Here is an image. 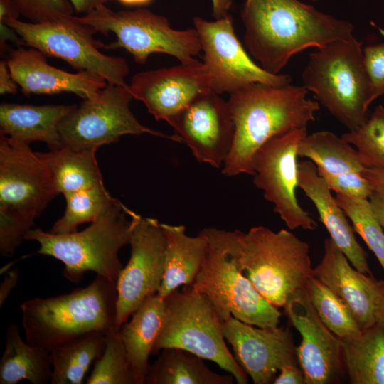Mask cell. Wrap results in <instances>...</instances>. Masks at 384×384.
Returning <instances> with one entry per match:
<instances>
[{
    "label": "cell",
    "mask_w": 384,
    "mask_h": 384,
    "mask_svg": "<svg viewBox=\"0 0 384 384\" xmlns=\"http://www.w3.org/2000/svg\"><path fill=\"white\" fill-rule=\"evenodd\" d=\"M241 18L250 54L272 74L304 49L353 37L352 23L299 0H246Z\"/></svg>",
    "instance_id": "6da1fadb"
},
{
    "label": "cell",
    "mask_w": 384,
    "mask_h": 384,
    "mask_svg": "<svg viewBox=\"0 0 384 384\" xmlns=\"http://www.w3.org/2000/svg\"><path fill=\"white\" fill-rule=\"evenodd\" d=\"M307 92L304 86L254 83L230 94L228 103L235 134L222 174L252 176L253 156L261 146L276 136L306 128L314 121L319 104L306 98Z\"/></svg>",
    "instance_id": "7a4b0ae2"
},
{
    "label": "cell",
    "mask_w": 384,
    "mask_h": 384,
    "mask_svg": "<svg viewBox=\"0 0 384 384\" xmlns=\"http://www.w3.org/2000/svg\"><path fill=\"white\" fill-rule=\"evenodd\" d=\"M117 300V282L98 275L70 293L26 300L21 305L26 341L50 351L86 334H106L115 329Z\"/></svg>",
    "instance_id": "3957f363"
},
{
    "label": "cell",
    "mask_w": 384,
    "mask_h": 384,
    "mask_svg": "<svg viewBox=\"0 0 384 384\" xmlns=\"http://www.w3.org/2000/svg\"><path fill=\"white\" fill-rule=\"evenodd\" d=\"M199 233L207 242V250L191 286L206 297L222 321L233 316L260 328L279 326L281 312L257 292L242 271L238 230L206 228Z\"/></svg>",
    "instance_id": "277c9868"
},
{
    "label": "cell",
    "mask_w": 384,
    "mask_h": 384,
    "mask_svg": "<svg viewBox=\"0 0 384 384\" xmlns=\"http://www.w3.org/2000/svg\"><path fill=\"white\" fill-rule=\"evenodd\" d=\"M137 215L116 198L82 231L59 235L34 228L26 234L24 240L39 243L38 254L62 262L63 275L70 282H79L86 272H93L117 282L124 267L119 251L129 245Z\"/></svg>",
    "instance_id": "5b68a950"
},
{
    "label": "cell",
    "mask_w": 384,
    "mask_h": 384,
    "mask_svg": "<svg viewBox=\"0 0 384 384\" xmlns=\"http://www.w3.org/2000/svg\"><path fill=\"white\" fill-rule=\"evenodd\" d=\"M58 194L36 152L0 134V254L11 257L35 219Z\"/></svg>",
    "instance_id": "8992f818"
},
{
    "label": "cell",
    "mask_w": 384,
    "mask_h": 384,
    "mask_svg": "<svg viewBox=\"0 0 384 384\" xmlns=\"http://www.w3.org/2000/svg\"><path fill=\"white\" fill-rule=\"evenodd\" d=\"M302 78L303 86L348 130L367 120L372 86L361 43L354 36L312 52Z\"/></svg>",
    "instance_id": "52a82bcc"
},
{
    "label": "cell",
    "mask_w": 384,
    "mask_h": 384,
    "mask_svg": "<svg viewBox=\"0 0 384 384\" xmlns=\"http://www.w3.org/2000/svg\"><path fill=\"white\" fill-rule=\"evenodd\" d=\"M240 264L257 292L277 308L305 286L313 276L309 246L292 232L254 226L238 230Z\"/></svg>",
    "instance_id": "ba28073f"
},
{
    "label": "cell",
    "mask_w": 384,
    "mask_h": 384,
    "mask_svg": "<svg viewBox=\"0 0 384 384\" xmlns=\"http://www.w3.org/2000/svg\"><path fill=\"white\" fill-rule=\"evenodd\" d=\"M164 319L152 353L177 348L215 363L238 384L248 383L247 375L225 344L223 321L205 296L191 285L165 298Z\"/></svg>",
    "instance_id": "9c48e42d"
},
{
    "label": "cell",
    "mask_w": 384,
    "mask_h": 384,
    "mask_svg": "<svg viewBox=\"0 0 384 384\" xmlns=\"http://www.w3.org/2000/svg\"><path fill=\"white\" fill-rule=\"evenodd\" d=\"M75 18L104 35L113 33L117 41L104 48H123L138 63L144 64L150 55L156 53L191 63L202 50L195 28L174 29L166 18L148 9L115 11L102 5Z\"/></svg>",
    "instance_id": "30bf717a"
},
{
    "label": "cell",
    "mask_w": 384,
    "mask_h": 384,
    "mask_svg": "<svg viewBox=\"0 0 384 384\" xmlns=\"http://www.w3.org/2000/svg\"><path fill=\"white\" fill-rule=\"evenodd\" d=\"M4 23L18 33L24 45L45 55L60 58L78 71L94 73L110 85L129 86L126 78L129 67L126 60L102 53L100 50L105 44L95 38L97 31L78 21L75 16L42 23L11 18Z\"/></svg>",
    "instance_id": "8fae6325"
},
{
    "label": "cell",
    "mask_w": 384,
    "mask_h": 384,
    "mask_svg": "<svg viewBox=\"0 0 384 384\" xmlns=\"http://www.w3.org/2000/svg\"><path fill=\"white\" fill-rule=\"evenodd\" d=\"M133 99L129 86L110 84L84 99L60 124L62 147L96 152L122 136L145 133L183 142L177 134L167 135L142 124L129 108Z\"/></svg>",
    "instance_id": "7c38bea8"
},
{
    "label": "cell",
    "mask_w": 384,
    "mask_h": 384,
    "mask_svg": "<svg viewBox=\"0 0 384 384\" xmlns=\"http://www.w3.org/2000/svg\"><path fill=\"white\" fill-rule=\"evenodd\" d=\"M306 128L276 136L261 146L252 159L253 183L290 230H314L316 221L299 205L297 149Z\"/></svg>",
    "instance_id": "4fadbf2b"
},
{
    "label": "cell",
    "mask_w": 384,
    "mask_h": 384,
    "mask_svg": "<svg viewBox=\"0 0 384 384\" xmlns=\"http://www.w3.org/2000/svg\"><path fill=\"white\" fill-rule=\"evenodd\" d=\"M193 23L213 92L231 94L254 83L272 86L290 84L289 75L268 73L250 58L235 35L230 14L213 21L195 17Z\"/></svg>",
    "instance_id": "5bb4252c"
},
{
    "label": "cell",
    "mask_w": 384,
    "mask_h": 384,
    "mask_svg": "<svg viewBox=\"0 0 384 384\" xmlns=\"http://www.w3.org/2000/svg\"><path fill=\"white\" fill-rule=\"evenodd\" d=\"M129 260L117 281L115 329L119 331L149 297L156 294L164 271L166 235L157 219L137 214Z\"/></svg>",
    "instance_id": "9a60e30c"
},
{
    "label": "cell",
    "mask_w": 384,
    "mask_h": 384,
    "mask_svg": "<svg viewBox=\"0 0 384 384\" xmlns=\"http://www.w3.org/2000/svg\"><path fill=\"white\" fill-rule=\"evenodd\" d=\"M199 162L218 169L232 148L235 125L228 101L213 90L192 101L169 124Z\"/></svg>",
    "instance_id": "2e32d148"
},
{
    "label": "cell",
    "mask_w": 384,
    "mask_h": 384,
    "mask_svg": "<svg viewBox=\"0 0 384 384\" xmlns=\"http://www.w3.org/2000/svg\"><path fill=\"white\" fill-rule=\"evenodd\" d=\"M284 309L301 336L296 353L305 384L334 383L345 370L341 339L322 322L305 289L293 296Z\"/></svg>",
    "instance_id": "e0dca14e"
},
{
    "label": "cell",
    "mask_w": 384,
    "mask_h": 384,
    "mask_svg": "<svg viewBox=\"0 0 384 384\" xmlns=\"http://www.w3.org/2000/svg\"><path fill=\"white\" fill-rule=\"evenodd\" d=\"M222 328L235 360L255 384L273 383L282 368L298 363L288 328H260L233 316L223 321Z\"/></svg>",
    "instance_id": "ac0fdd59"
},
{
    "label": "cell",
    "mask_w": 384,
    "mask_h": 384,
    "mask_svg": "<svg viewBox=\"0 0 384 384\" xmlns=\"http://www.w3.org/2000/svg\"><path fill=\"white\" fill-rule=\"evenodd\" d=\"M129 88L156 119L169 124L198 96L212 90L203 63L198 60L139 72L131 78Z\"/></svg>",
    "instance_id": "d6986e66"
},
{
    "label": "cell",
    "mask_w": 384,
    "mask_h": 384,
    "mask_svg": "<svg viewBox=\"0 0 384 384\" xmlns=\"http://www.w3.org/2000/svg\"><path fill=\"white\" fill-rule=\"evenodd\" d=\"M324 250L313 275L341 298L362 330L375 326L384 297V281L356 270L330 238L325 239Z\"/></svg>",
    "instance_id": "ffe728a7"
},
{
    "label": "cell",
    "mask_w": 384,
    "mask_h": 384,
    "mask_svg": "<svg viewBox=\"0 0 384 384\" xmlns=\"http://www.w3.org/2000/svg\"><path fill=\"white\" fill-rule=\"evenodd\" d=\"M38 50L19 47L6 60L11 75L25 95L71 92L84 99L95 96L107 82L86 70L70 73L48 64Z\"/></svg>",
    "instance_id": "44dd1931"
},
{
    "label": "cell",
    "mask_w": 384,
    "mask_h": 384,
    "mask_svg": "<svg viewBox=\"0 0 384 384\" xmlns=\"http://www.w3.org/2000/svg\"><path fill=\"white\" fill-rule=\"evenodd\" d=\"M298 187L315 206L320 220L330 238L358 271L373 275L367 261V254L355 236L348 217L338 203L331 190L309 160L298 163Z\"/></svg>",
    "instance_id": "7402d4cb"
},
{
    "label": "cell",
    "mask_w": 384,
    "mask_h": 384,
    "mask_svg": "<svg viewBox=\"0 0 384 384\" xmlns=\"http://www.w3.org/2000/svg\"><path fill=\"white\" fill-rule=\"evenodd\" d=\"M75 105H0V134L27 144L42 142L50 151L62 148L59 127Z\"/></svg>",
    "instance_id": "603a6c76"
},
{
    "label": "cell",
    "mask_w": 384,
    "mask_h": 384,
    "mask_svg": "<svg viewBox=\"0 0 384 384\" xmlns=\"http://www.w3.org/2000/svg\"><path fill=\"white\" fill-rule=\"evenodd\" d=\"M166 245L163 279L157 294L163 299L181 285H191L203 265L207 242L199 233L189 236L183 225L161 223Z\"/></svg>",
    "instance_id": "cb8c5ba5"
},
{
    "label": "cell",
    "mask_w": 384,
    "mask_h": 384,
    "mask_svg": "<svg viewBox=\"0 0 384 384\" xmlns=\"http://www.w3.org/2000/svg\"><path fill=\"white\" fill-rule=\"evenodd\" d=\"M165 299L149 297L119 329L128 359L138 384L145 383L152 353L165 312Z\"/></svg>",
    "instance_id": "d4e9b609"
},
{
    "label": "cell",
    "mask_w": 384,
    "mask_h": 384,
    "mask_svg": "<svg viewBox=\"0 0 384 384\" xmlns=\"http://www.w3.org/2000/svg\"><path fill=\"white\" fill-rule=\"evenodd\" d=\"M53 360L50 351L24 341L17 326H8L5 348L0 360V384H32L50 382Z\"/></svg>",
    "instance_id": "484cf974"
},
{
    "label": "cell",
    "mask_w": 384,
    "mask_h": 384,
    "mask_svg": "<svg viewBox=\"0 0 384 384\" xmlns=\"http://www.w3.org/2000/svg\"><path fill=\"white\" fill-rule=\"evenodd\" d=\"M95 153L67 147L36 152L47 167L58 194L63 196L104 184Z\"/></svg>",
    "instance_id": "4316f807"
},
{
    "label": "cell",
    "mask_w": 384,
    "mask_h": 384,
    "mask_svg": "<svg viewBox=\"0 0 384 384\" xmlns=\"http://www.w3.org/2000/svg\"><path fill=\"white\" fill-rule=\"evenodd\" d=\"M231 374L212 371L203 358L177 348L162 350L145 378L146 384H232Z\"/></svg>",
    "instance_id": "83f0119b"
},
{
    "label": "cell",
    "mask_w": 384,
    "mask_h": 384,
    "mask_svg": "<svg viewBox=\"0 0 384 384\" xmlns=\"http://www.w3.org/2000/svg\"><path fill=\"white\" fill-rule=\"evenodd\" d=\"M340 339L350 383L384 384V330L375 324L358 337Z\"/></svg>",
    "instance_id": "f1b7e54d"
},
{
    "label": "cell",
    "mask_w": 384,
    "mask_h": 384,
    "mask_svg": "<svg viewBox=\"0 0 384 384\" xmlns=\"http://www.w3.org/2000/svg\"><path fill=\"white\" fill-rule=\"evenodd\" d=\"M297 155L312 161L317 171L329 174L362 173L364 169L357 150L329 131L307 134L298 146Z\"/></svg>",
    "instance_id": "f546056e"
},
{
    "label": "cell",
    "mask_w": 384,
    "mask_h": 384,
    "mask_svg": "<svg viewBox=\"0 0 384 384\" xmlns=\"http://www.w3.org/2000/svg\"><path fill=\"white\" fill-rule=\"evenodd\" d=\"M106 334L94 331L82 335L50 351L51 384H82L90 366L103 353Z\"/></svg>",
    "instance_id": "4dcf8cb0"
},
{
    "label": "cell",
    "mask_w": 384,
    "mask_h": 384,
    "mask_svg": "<svg viewBox=\"0 0 384 384\" xmlns=\"http://www.w3.org/2000/svg\"><path fill=\"white\" fill-rule=\"evenodd\" d=\"M305 292L326 326L339 338H356L363 330L346 304L331 289L314 275Z\"/></svg>",
    "instance_id": "1f68e13d"
},
{
    "label": "cell",
    "mask_w": 384,
    "mask_h": 384,
    "mask_svg": "<svg viewBox=\"0 0 384 384\" xmlns=\"http://www.w3.org/2000/svg\"><path fill=\"white\" fill-rule=\"evenodd\" d=\"M66 206L63 215L50 229L54 234L78 231L80 225L96 220L116 200L105 185H99L64 196Z\"/></svg>",
    "instance_id": "d6a6232c"
},
{
    "label": "cell",
    "mask_w": 384,
    "mask_h": 384,
    "mask_svg": "<svg viewBox=\"0 0 384 384\" xmlns=\"http://www.w3.org/2000/svg\"><path fill=\"white\" fill-rule=\"evenodd\" d=\"M87 384H138L119 331L106 333L103 353L96 360Z\"/></svg>",
    "instance_id": "836d02e7"
},
{
    "label": "cell",
    "mask_w": 384,
    "mask_h": 384,
    "mask_svg": "<svg viewBox=\"0 0 384 384\" xmlns=\"http://www.w3.org/2000/svg\"><path fill=\"white\" fill-rule=\"evenodd\" d=\"M341 137L357 150L364 168L384 172V107L379 105L367 120Z\"/></svg>",
    "instance_id": "e575fe53"
},
{
    "label": "cell",
    "mask_w": 384,
    "mask_h": 384,
    "mask_svg": "<svg viewBox=\"0 0 384 384\" xmlns=\"http://www.w3.org/2000/svg\"><path fill=\"white\" fill-rule=\"evenodd\" d=\"M335 197L351 220L354 231L373 252L384 271V230L374 215L369 200L338 193Z\"/></svg>",
    "instance_id": "d590c367"
},
{
    "label": "cell",
    "mask_w": 384,
    "mask_h": 384,
    "mask_svg": "<svg viewBox=\"0 0 384 384\" xmlns=\"http://www.w3.org/2000/svg\"><path fill=\"white\" fill-rule=\"evenodd\" d=\"M21 16L33 23L59 21L73 16L68 0H12Z\"/></svg>",
    "instance_id": "8d00e7d4"
},
{
    "label": "cell",
    "mask_w": 384,
    "mask_h": 384,
    "mask_svg": "<svg viewBox=\"0 0 384 384\" xmlns=\"http://www.w3.org/2000/svg\"><path fill=\"white\" fill-rule=\"evenodd\" d=\"M317 172L324 179L329 188L336 193L355 198L368 199L374 191L362 173L350 172L333 175L321 171Z\"/></svg>",
    "instance_id": "74e56055"
},
{
    "label": "cell",
    "mask_w": 384,
    "mask_h": 384,
    "mask_svg": "<svg viewBox=\"0 0 384 384\" xmlns=\"http://www.w3.org/2000/svg\"><path fill=\"white\" fill-rule=\"evenodd\" d=\"M363 51L374 101L384 95V43L367 46Z\"/></svg>",
    "instance_id": "f35d334b"
},
{
    "label": "cell",
    "mask_w": 384,
    "mask_h": 384,
    "mask_svg": "<svg viewBox=\"0 0 384 384\" xmlns=\"http://www.w3.org/2000/svg\"><path fill=\"white\" fill-rule=\"evenodd\" d=\"M274 384H305L303 370L299 363L284 366L276 376Z\"/></svg>",
    "instance_id": "ab89813d"
},
{
    "label": "cell",
    "mask_w": 384,
    "mask_h": 384,
    "mask_svg": "<svg viewBox=\"0 0 384 384\" xmlns=\"http://www.w3.org/2000/svg\"><path fill=\"white\" fill-rule=\"evenodd\" d=\"M19 86L14 80L10 72L7 61H0V93L1 95L17 93Z\"/></svg>",
    "instance_id": "60d3db41"
},
{
    "label": "cell",
    "mask_w": 384,
    "mask_h": 384,
    "mask_svg": "<svg viewBox=\"0 0 384 384\" xmlns=\"http://www.w3.org/2000/svg\"><path fill=\"white\" fill-rule=\"evenodd\" d=\"M18 280L19 274L17 269L9 272L5 275L0 285V306L4 304Z\"/></svg>",
    "instance_id": "b9f144b4"
},
{
    "label": "cell",
    "mask_w": 384,
    "mask_h": 384,
    "mask_svg": "<svg viewBox=\"0 0 384 384\" xmlns=\"http://www.w3.org/2000/svg\"><path fill=\"white\" fill-rule=\"evenodd\" d=\"M368 200L375 216L384 230V194L374 191Z\"/></svg>",
    "instance_id": "7bdbcfd3"
},
{
    "label": "cell",
    "mask_w": 384,
    "mask_h": 384,
    "mask_svg": "<svg viewBox=\"0 0 384 384\" xmlns=\"http://www.w3.org/2000/svg\"><path fill=\"white\" fill-rule=\"evenodd\" d=\"M0 48L1 53L6 49V41H12L18 45L23 42L18 33L5 23H0Z\"/></svg>",
    "instance_id": "ee69618b"
},
{
    "label": "cell",
    "mask_w": 384,
    "mask_h": 384,
    "mask_svg": "<svg viewBox=\"0 0 384 384\" xmlns=\"http://www.w3.org/2000/svg\"><path fill=\"white\" fill-rule=\"evenodd\" d=\"M363 176L369 181L374 191L384 194V172L364 168Z\"/></svg>",
    "instance_id": "f6af8a7d"
},
{
    "label": "cell",
    "mask_w": 384,
    "mask_h": 384,
    "mask_svg": "<svg viewBox=\"0 0 384 384\" xmlns=\"http://www.w3.org/2000/svg\"><path fill=\"white\" fill-rule=\"evenodd\" d=\"M72 4L75 11L82 15L105 5L108 0H68Z\"/></svg>",
    "instance_id": "bcb514c9"
},
{
    "label": "cell",
    "mask_w": 384,
    "mask_h": 384,
    "mask_svg": "<svg viewBox=\"0 0 384 384\" xmlns=\"http://www.w3.org/2000/svg\"><path fill=\"white\" fill-rule=\"evenodd\" d=\"M19 15L12 0H0V23L11 18H18Z\"/></svg>",
    "instance_id": "7dc6e473"
},
{
    "label": "cell",
    "mask_w": 384,
    "mask_h": 384,
    "mask_svg": "<svg viewBox=\"0 0 384 384\" xmlns=\"http://www.w3.org/2000/svg\"><path fill=\"white\" fill-rule=\"evenodd\" d=\"M213 4V16L215 19L225 17L228 14L233 0H211Z\"/></svg>",
    "instance_id": "c3c4849f"
},
{
    "label": "cell",
    "mask_w": 384,
    "mask_h": 384,
    "mask_svg": "<svg viewBox=\"0 0 384 384\" xmlns=\"http://www.w3.org/2000/svg\"><path fill=\"white\" fill-rule=\"evenodd\" d=\"M376 325L384 330V297L381 300L376 314Z\"/></svg>",
    "instance_id": "681fc988"
},
{
    "label": "cell",
    "mask_w": 384,
    "mask_h": 384,
    "mask_svg": "<svg viewBox=\"0 0 384 384\" xmlns=\"http://www.w3.org/2000/svg\"><path fill=\"white\" fill-rule=\"evenodd\" d=\"M127 6H144L151 3L153 0H117Z\"/></svg>",
    "instance_id": "f907efd6"
},
{
    "label": "cell",
    "mask_w": 384,
    "mask_h": 384,
    "mask_svg": "<svg viewBox=\"0 0 384 384\" xmlns=\"http://www.w3.org/2000/svg\"><path fill=\"white\" fill-rule=\"evenodd\" d=\"M313 1H319V0H312Z\"/></svg>",
    "instance_id": "816d5d0a"
}]
</instances>
